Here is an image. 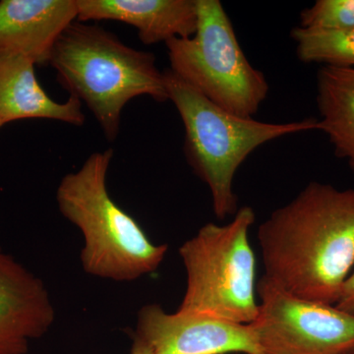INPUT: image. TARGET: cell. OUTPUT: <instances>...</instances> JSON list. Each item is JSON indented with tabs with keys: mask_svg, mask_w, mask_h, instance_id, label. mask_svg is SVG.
<instances>
[{
	"mask_svg": "<svg viewBox=\"0 0 354 354\" xmlns=\"http://www.w3.org/2000/svg\"><path fill=\"white\" fill-rule=\"evenodd\" d=\"M265 278L295 297L334 305L354 265V189L310 183L258 228Z\"/></svg>",
	"mask_w": 354,
	"mask_h": 354,
	"instance_id": "cell-1",
	"label": "cell"
},
{
	"mask_svg": "<svg viewBox=\"0 0 354 354\" xmlns=\"http://www.w3.org/2000/svg\"><path fill=\"white\" fill-rule=\"evenodd\" d=\"M48 64L70 95L87 104L109 141L118 138L128 102L139 95L169 101L155 55L130 48L99 26L72 22L53 46Z\"/></svg>",
	"mask_w": 354,
	"mask_h": 354,
	"instance_id": "cell-2",
	"label": "cell"
},
{
	"mask_svg": "<svg viewBox=\"0 0 354 354\" xmlns=\"http://www.w3.org/2000/svg\"><path fill=\"white\" fill-rule=\"evenodd\" d=\"M113 157V149L92 153L78 171L62 179L57 201L60 213L82 232L85 272L97 278L132 281L155 272L169 247L153 244L138 223L111 199L106 176Z\"/></svg>",
	"mask_w": 354,
	"mask_h": 354,
	"instance_id": "cell-3",
	"label": "cell"
},
{
	"mask_svg": "<svg viewBox=\"0 0 354 354\" xmlns=\"http://www.w3.org/2000/svg\"><path fill=\"white\" fill-rule=\"evenodd\" d=\"M164 76L169 100L185 129V157L208 185L214 213L220 220L239 211L234 176L256 149L288 135L320 130L319 121L312 118L271 123L235 115L209 101L171 69L165 70Z\"/></svg>",
	"mask_w": 354,
	"mask_h": 354,
	"instance_id": "cell-4",
	"label": "cell"
},
{
	"mask_svg": "<svg viewBox=\"0 0 354 354\" xmlns=\"http://www.w3.org/2000/svg\"><path fill=\"white\" fill-rule=\"evenodd\" d=\"M254 209L241 207L225 225L207 223L179 248L186 290L177 311L248 325L257 318L256 259L249 243Z\"/></svg>",
	"mask_w": 354,
	"mask_h": 354,
	"instance_id": "cell-5",
	"label": "cell"
},
{
	"mask_svg": "<svg viewBox=\"0 0 354 354\" xmlns=\"http://www.w3.org/2000/svg\"><path fill=\"white\" fill-rule=\"evenodd\" d=\"M194 36L165 43L171 69L228 113L253 118L269 94L264 74L249 62L218 0H196Z\"/></svg>",
	"mask_w": 354,
	"mask_h": 354,
	"instance_id": "cell-6",
	"label": "cell"
},
{
	"mask_svg": "<svg viewBox=\"0 0 354 354\" xmlns=\"http://www.w3.org/2000/svg\"><path fill=\"white\" fill-rule=\"evenodd\" d=\"M257 318L249 324L262 354H348L354 315L334 305L295 297L264 276Z\"/></svg>",
	"mask_w": 354,
	"mask_h": 354,
	"instance_id": "cell-7",
	"label": "cell"
},
{
	"mask_svg": "<svg viewBox=\"0 0 354 354\" xmlns=\"http://www.w3.org/2000/svg\"><path fill=\"white\" fill-rule=\"evenodd\" d=\"M134 335L153 354H262L249 324L202 314H169L158 304L140 310Z\"/></svg>",
	"mask_w": 354,
	"mask_h": 354,
	"instance_id": "cell-8",
	"label": "cell"
},
{
	"mask_svg": "<svg viewBox=\"0 0 354 354\" xmlns=\"http://www.w3.org/2000/svg\"><path fill=\"white\" fill-rule=\"evenodd\" d=\"M53 321L43 281L0 249V354L27 353Z\"/></svg>",
	"mask_w": 354,
	"mask_h": 354,
	"instance_id": "cell-9",
	"label": "cell"
},
{
	"mask_svg": "<svg viewBox=\"0 0 354 354\" xmlns=\"http://www.w3.org/2000/svg\"><path fill=\"white\" fill-rule=\"evenodd\" d=\"M76 20V0H2L0 53L48 64L60 35Z\"/></svg>",
	"mask_w": 354,
	"mask_h": 354,
	"instance_id": "cell-10",
	"label": "cell"
},
{
	"mask_svg": "<svg viewBox=\"0 0 354 354\" xmlns=\"http://www.w3.org/2000/svg\"><path fill=\"white\" fill-rule=\"evenodd\" d=\"M77 20H113L136 28L144 44L194 36L196 0H76Z\"/></svg>",
	"mask_w": 354,
	"mask_h": 354,
	"instance_id": "cell-11",
	"label": "cell"
},
{
	"mask_svg": "<svg viewBox=\"0 0 354 354\" xmlns=\"http://www.w3.org/2000/svg\"><path fill=\"white\" fill-rule=\"evenodd\" d=\"M30 58L0 53V123L2 127L25 118H44L81 127L85 123L82 102L70 95L64 102L48 97L37 80Z\"/></svg>",
	"mask_w": 354,
	"mask_h": 354,
	"instance_id": "cell-12",
	"label": "cell"
},
{
	"mask_svg": "<svg viewBox=\"0 0 354 354\" xmlns=\"http://www.w3.org/2000/svg\"><path fill=\"white\" fill-rule=\"evenodd\" d=\"M317 106L320 130L335 155L354 171V68L323 66L317 73Z\"/></svg>",
	"mask_w": 354,
	"mask_h": 354,
	"instance_id": "cell-13",
	"label": "cell"
},
{
	"mask_svg": "<svg viewBox=\"0 0 354 354\" xmlns=\"http://www.w3.org/2000/svg\"><path fill=\"white\" fill-rule=\"evenodd\" d=\"M290 36L300 62L354 68V28L325 31L298 26L291 30Z\"/></svg>",
	"mask_w": 354,
	"mask_h": 354,
	"instance_id": "cell-14",
	"label": "cell"
},
{
	"mask_svg": "<svg viewBox=\"0 0 354 354\" xmlns=\"http://www.w3.org/2000/svg\"><path fill=\"white\" fill-rule=\"evenodd\" d=\"M299 27L337 31L354 28V0H317L300 13Z\"/></svg>",
	"mask_w": 354,
	"mask_h": 354,
	"instance_id": "cell-15",
	"label": "cell"
},
{
	"mask_svg": "<svg viewBox=\"0 0 354 354\" xmlns=\"http://www.w3.org/2000/svg\"><path fill=\"white\" fill-rule=\"evenodd\" d=\"M337 308L354 315V272L344 281L337 298Z\"/></svg>",
	"mask_w": 354,
	"mask_h": 354,
	"instance_id": "cell-16",
	"label": "cell"
},
{
	"mask_svg": "<svg viewBox=\"0 0 354 354\" xmlns=\"http://www.w3.org/2000/svg\"><path fill=\"white\" fill-rule=\"evenodd\" d=\"M131 354H153V351L152 348L145 342L134 335L133 337Z\"/></svg>",
	"mask_w": 354,
	"mask_h": 354,
	"instance_id": "cell-17",
	"label": "cell"
},
{
	"mask_svg": "<svg viewBox=\"0 0 354 354\" xmlns=\"http://www.w3.org/2000/svg\"><path fill=\"white\" fill-rule=\"evenodd\" d=\"M1 127H2V124H1V123H0V128H1Z\"/></svg>",
	"mask_w": 354,
	"mask_h": 354,
	"instance_id": "cell-18",
	"label": "cell"
},
{
	"mask_svg": "<svg viewBox=\"0 0 354 354\" xmlns=\"http://www.w3.org/2000/svg\"><path fill=\"white\" fill-rule=\"evenodd\" d=\"M348 354H354V351H353V353H348Z\"/></svg>",
	"mask_w": 354,
	"mask_h": 354,
	"instance_id": "cell-19",
	"label": "cell"
}]
</instances>
